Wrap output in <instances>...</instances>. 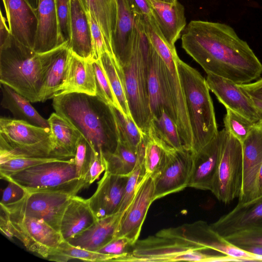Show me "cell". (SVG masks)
Listing matches in <instances>:
<instances>
[{"instance_id": "1", "label": "cell", "mask_w": 262, "mask_h": 262, "mask_svg": "<svg viewBox=\"0 0 262 262\" xmlns=\"http://www.w3.org/2000/svg\"><path fill=\"white\" fill-rule=\"evenodd\" d=\"M182 47L207 74L247 84L262 74V63L230 26L191 20L183 30Z\"/></svg>"}, {"instance_id": "2", "label": "cell", "mask_w": 262, "mask_h": 262, "mask_svg": "<svg viewBox=\"0 0 262 262\" xmlns=\"http://www.w3.org/2000/svg\"><path fill=\"white\" fill-rule=\"evenodd\" d=\"M55 113L75 126L92 149L104 158L115 151L118 143L112 106L97 95L73 93L55 96Z\"/></svg>"}, {"instance_id": "3", "label": "cell", "mask_w": 262, "mask_h": 262, "mask_svg": "<svg viewBox=\"0 0 262 262\" xmlns=\"http://www.w3.org/2000/svg\"><path fill=\"white\" fill-rule=\"evenodd\" d=\"M66 41L55 49L37 53L11 34L0 45V83L10 86L31 102H40L47 73Z\"/></svg>"}, {"instance_id": "4", "label": "cell", "mask_w": 262, "mask_h": 262, "mask_svg": "<svg viewBox=\"0 0 262 262\" xmlns=\"http://www.w3.org/2000/svg\"><path fill=\"white\" fill-rule=\"evenodd\" d=\"M150 44L143 15L137 13L130 56L128 62L121 67L130 116L140 130L145 133L147 132L152 119L148 90Z\"/></svg>"}, {"instance_id": "5", "label": "cell", "mask_w": 262, "mask_h": 262, "mask_svg": "<svg viewBox=\"0 0 262 262\" xmlns=\"http://www.w3.org/2000/svg\"><path fill=\"white\" fill-rule=\"evenodd\" d=\"M177 68L183 88L192 133L191 152L203 147L219 130L214 106L206 79L178 57Z\"/></svg>"}, {"instance_id": "6", "label": "cell", "mask_w": 262, "mask_h": 262, "mask_svg": "<svg viewBox=\"0 0 262 262\" xmlns=\"http://www.w3.org/2000/svg\"><path fill=\"white\" fill-rule=\"evenodd\" d=\"M17 157H58L50 127L16 119H0V163Z\"/></svg>"}, {"instance_id": "7", "label": "cell", "mask_w": 262, "mask_h": 262, "mask_svg": "<svg viewBox=\"0 0 262 262\" xmlns=\"http://www.w3.org/2000/svg\"><path fill=\"white\" fill-rule=\"evenodd\" d=\"M154 48L161 58L160 70L166 100V113L176 123L183 147L190 151L192 133L176 62L179 56L175 47H171L165 40L156 42Z\"/></svg>"}, {"instance_id": "8", "label": "cell", "mask_w": 262, "mask_h": 262, "mask_svg": "<svg viewBox=\"0 0 262 262\" xmlns=\"http://www.w3.org/2000/svg\"><path fill=\"white\" fill-rule=\"evenodd\" d=\"M26 191L65 193L71 195L88 187L84 180L77 179L74 158L35 165L5 177Z\"/></svg>"}, {"instance_id": "9", "label": "cell", "mask_w": 262, "mask_h": 262, "mask_svg": "<svg viewBox=\"0 0 262 262\" xmlns=\"http://www.w3.org/2000/svg\"><path fill=\"white\" fill-rule=\"evenodd\" d=\"M156 235L203 247L235 258L239 261H261L260 257L229 243L215 231L210 225L203 221L163 229Z\"/></svg>"}, {"instance_id": "10", "label": "cell", "mask_w": 262, "mask_h": 262, "mask_svg": "<svg viewBox=\"0 0 262 262\" xmlns=\"http://www.w3.org/2000/svg\"><path fill=\"white\" fill-rule=\"evenodd\" d=\"M1 210L7 217L12 236L28 251L47 258L63 241L60 233L42 220Z\"/></svg>"}, {"instance_id": "11", "label": "cell", "mask_w": 262, "mask_h": 262, "mask_svg": "<svg viewBox=\"0 0 262 262\" xmlns=\"http://www.w3.org/2000/svg\"><path fill=\"white\" fill-rule=\"evenodd\" d=\"M243 169L242 143L228 134L210 190L219 201L227 204L238 198L243 185Z\"/></svg>"}, {"instance_id": "12", "label": "cell", "mask_w": 262, "mask_h": 262, "mask_svg": "<svg viewBox=\"0 0 262 262\" xmlns=\"http://www.w3.org/2000/svg\"><path fill=\"white\" fill-rule=\"evenodd\" d=\"M72 196L61 192L28 191L21 200L1 205V209L42 220L59 232L62 215Z\"/></svg>"}, {"instance_id": "13", "label": "cell", "mask_w": 262, "mask_h": 262, "mask_svg": "<svg viewBox=\"0 0 262 262\" xmlns=\"http://www.w3.org/2000/svg\"><path fill=\"white\" fill-rule=\"evenodd\" d=\"M195 250L206 249L184 242L155 235L138 240L120 261H188L190 253Z\"/></svg>"}, {"instance_id": "14", "label": "cell", "mask_w": 262, "mask_h": 262, "mask_svg": "<svg viewBox=\"0 0 262 262\" xmlns=\"http://www.w3.org/2000/svg\"><path fill=\"white\" fill-rule=\"evenodd\" d=\"M191 166L190 150L183 148L167 151L162 167L153 177L154 201L188 187Z\"/></svg>"}, {"instance_id": "15", "label": "cell", "mask_w": 262, "mask_h": 262, "mask_svg": "<svg viewBox=\"0 0 262 262\" xmlns=\"http://www.w3.org/2000/svg\"><path fill=\"white\" fill-rule=\"evenodd\" d=\"M228 136L224 128L203 147L191 152L192 166L188 187L211 190Z\"/></svg>"}, {"instance_id": "16", "label": "cell", "mask_w": 262, "mask_h": 262, "mask_svg": "<svg viewBox=\"0 0 262 262\" xmlns=\"http://www.w3.org/2000/svg\"><path fill=\"white\" fill-rule=\"evenodd\" d=\"M154 190V178L145 174L123 214L114 238L125 237L133 245L138 240L148 210L155 201Z\"/></svg>"}, {"instance_id": "17", "label": "cell", "mask_w": 262, "mask_h": 262, "mask_svg": "<svg viewBox=\"0 0 262 262\" xmlns=\"http://www.w3.org/2000/svg\"><path fill=\"white\" fill-rule=\"evenodd\" d=\"M243 149V185L238 204L258 198L257 180L262 165V119L256 122L242 143Z\"/></svg>"}, {"instance_id": "18", "label": "cell", "mask_w": 262, "mask_h": 262, "mask_svg": "<svg viewBox=\"0 0 262 262\" xmlns=\"http://www.w3.org/2000/svg\"><path fill=\"white\" fill-rule=\"evenodd\" d=\"M206 82L210 91L226 108L256 123L261 119L253 99L239 84L226 78L207 74Z\"/></svg>"}, {"instance_id": "19", "label": "cell", "mask_w": 262, "mask_h": 262, "mask_svg": "<svg viewBox=\"0 0 262 262\" xmlns=\"http://www.w3.org/2000/svg\"><path fill=\"white\" fill-rule=\"evenodd\" d=\"M10 34L33 49L38 25L37 12L27 0H2Z\"/></svg>"}, {"instance_id": "20", "label": "cell", "mask_w": 262, "mask_h": 262, "mask_svg": "<svg viewBox=\"0 0 262 262\" xmlns=\"http://www.w3.org/2000/svg\"><path fill=\"white\" fill-rule=\"evenodd\" d=\"M210 226L224 238L248 228L262 229V194L247 203H237Z\"/></svg>"}, {"instance_id": "21", "label": "cell", "mask_w": 262, "mask_h": 262, "mask_svg": "<svg viewBox=\"0 0 262 262\" xmlns=\"http://www.w3.org/2000/svg\"><path fill=\"white\" fill-rule=\"evenodd\" d=\"M128 177L105 171L97 183L95 192L88 199L89 205L97 220L117 212Z\"/></svg>"}, {"instance_id": "22", "label": "cell", "mask_w": 262, "mask_h": 262, "mask_svg": "<svg viewBox=\"0 0 262 262\" xmlns=\"http://www.w3.org/2000/svg\"><path fill=\"white\" fill-rule=\"evenodd\" d=\"M93 62V60L81 58L70 50L64 78L54 97L73 93L96 95V78Z\"/></svg>"}, {"instance_id": "23", "label": "cell", "mask_w": 262, "mask_h": 262, "mask_svg": "<svg viewBox=\"0 0 262 262\" xmlns=\"http://www.w3.org/2000/svg\"><path fill=\"white\" fill-rule=\"evenodd\" d=\"M116 1L117 20L112 39V49L116 60L123 67L130 56L137 13L128 0Z\"/></svg>"}, {"instance_id": "24", "label": "cell", "mask_w": 262, "mask_h": 262, "mask_svg": "<svg viewBox=\"0 0 262 262\" xmlns=\"http://www.w3.org/2000/svg\"><path fill=\"white\" fill-rule=\"evenodd\" d=\"M38 25L33 49L45 53L62 44L60 40L56 0H38Z\"/></svg>"}, {"instance_id": "25", "label": "cell", "mask_w": 262, "mask_h": 262, "mask_svg": "<svg viewBox=\"0 0 262 262\" xmlns=\"http://www.w3.org/2000/svg\"><path fill=\"white\" fill-rule=\"evenodd\" d=\"M69 49L78 56L93 60V45L88 15L80 0H70Z\"/></svg>"}, {"instance_id": "26", "label": "cell", "mask_w": 262, "mask_h": 262, "mask_svg": "<svg viewBox=\"0 0 262 262\" xmlns=\"http://www.w3.org/2000/svg\"><path fill=\"white\" fill-rule=\"evenodd\" d=\"M149 1L152 16L160 32L171 47H175L186 26L183 6L178 1L172 3Z\"/></svg>"}, {"instance_id": "27", "label": "cell", "mask_w": 262, "mask_h": 262, "mask_svg": "<svg viewBox=\"0 0 262 262\" xmlns=\"http://www.w3.org/2000/svg\"><path fill=\"white\" fill-rule=\"evenodd\" d=\"M124 212H117L97 220L81 233L66 241L74 246L97 252L115 236Z\"/></svg>"}, {"instance_id": "28", "label": "cell", "mask_w": 262, "mask_h": 262, "mask_svg": "<svg viewBox=\"0 0 262 262\" xmlns=\"http://www.w3.org/2000/svg\"><path fill=\"white\" fill-rule=\"evenodd\" d=\"M97 220L88 199L73 195L62 215L59 232L63 240L67 241L86 230Z\"/></svg>"}, {"instance_id": "29", "label": "cell", "mask_w": 262, "mask_h": 262, "mask_svg": "<svg viewBox=\"0 0 262 262\" xmlns=\"http://www.w3.org/2000/svg\"><path fill=\"white\" fill-rule=\"evenodd\" d=\"M48 120L56 155L63 159L73 158L82 136L81 133L70 122L56 113H52Z\"/></svg>"}, {"instance_id": "30", "label": "cell", "mask_w": 262, "mask_h": 262, "mask_svg": "<svg viewBox=\"0 0 262 262\" xmlns=\"http://www.w3.org/2000/svg\"><path fill=\"white\" fill-rule=\"evenodd\" d=\"M0 87L2 93L1 105L9 110L14 119L35 125L49 127L48 119L37 112L28 99L5 84L0 83Z\"/></svg>"}, {"instance_id": "31", "label": "cell", "mask_w": 262, "mask_h": 262, "mask_svg": "<svg viewBox=\"0 0 262 262\" xmlns=\"http://www.w3.org/2000/svg\"><path fill=\"white\" fill-rule=\"evenodd\" d=\"M86 12L96 19L102 31L108 52L114 56L112 39L117 14L116 0H80Z\"/></svg>"}, {"instance_id": "32", "label": "cell", "mask_w": 262, "mask_h": 262, "mask_svg": "<svg viewBox=\"0 0 262 262\" xmlns=\"http://www.w3.org/2000/svg\"><path fill=\"white\" fill-rule=\"evenodd\" d=\"M161 59L151 43L149 54L148 90L152 118L160 117L163 111L166 112V110L163 84L160 70Z\"/></svg>"}, {"instance_id": "33", "label": "cell", "mask_w": 262, "mask_h": 262, "mask_svg": "<svg viewBox=\"0 0 262 262\" xmlns=\"http://www.w3.org/2000/svg\"><path fill=\"white\" fill-rule=\"evenodd\" d=\"M99 59L116 99L119 110L124 115L131 117L126 96L121 66L114 56L108 52L103 53Z\"/></svg>"}, {"instance_id": "34", "label": "cell", "mask_w": 262, "mask_h": 262, "mask_svg": "<svg viewBox=\"0 0 262 262\" xmlns=\"http://www.w3.org/2000/svg\"><path fill=\"white\" fill-rule=\"evenodd\" d=\"M146 133L160 142L168 150L184 148L176 123L165 110L160 117L152 118Z\"/></svg>"}, {"instance_id": "35", "label": "cell", "mask_w": 262, "mask_h": 262, "mask_svg": "<svg viewBox=\"0 0 262 262\" xmlns=\"http://www.w3.org/2000/svg\"><path fill=\"white\" fill-rule=\"evenodd\" d=\"M138 158V152L118 141L115 151L104 158L105 171L117 176H128L134 170Z\"/></svg>"}, {"instance_id": "36", "label": "cell", "mask_w": 262, "mask_h": 262, "mask_svg": "<svg viewBox=\"0 0 262 262\" xmlns=\"http://www.w3.org/2000/svg\"><path fill=\"white\" fill-rule=\"evenodd\" d=\"M68 46L56 55L47 73L41 92L40 102L53 99L62 82L70 52Z\"/></svg>"}, {"instance_id": "37", "label": "cell", "mask_w": 262, "mask_h": 262, "mask_svg": "<svg viewBox=\"0 0 262 262\" xmlns=\"http://www.w3.org/2000/svg\"><path fill=\"white\" fill-rule=\"evenodd\" d=\"M47 259L58 262H66L72 259L98 262L112 261V258L109 256L74 246L64 240L51 251Z\"/></svg>"}, {"instance_id": "38", "label": "cell", "mask_w": 262, "mask_h": 262, "mask_svg": "<svg viewBox=\"0 0 262 262\" xmlns=\"http://www.w3.org/2000/svg\"><path fill=\"white\" fill-rule=\"evenodd\" d=\"M118 135V141L138 151L145 133L142 132L131 117L124 115L119 109L112 106Z\"/></svg>"}, {"instance_id": "39", "label": "cell", "mask_w": 262, "mask_h": 262, "mask_svg": "<svg viewBox=\"0 0 262 262\" xmlns=\"http://www.w3.org/2000/svg\"><path fill=\"white\" fill-rule=\"evenodd\" d=\"M143 163L146 174L155 177L159 171L168 151L149 133L144 134Z\"/></svg>"}, {"instance_id": "40", "label": "cell", "mask_w": 262, "mask_h": 262, "mask_svg": "<svg viewBox=\"0 0 262 262\" xmlns=\"http://www.w3.org/2000/svg\"><path fill=\"white\" fill-rule=\"evenodd\" d=\"M225 129L241 143L246 139L255 122L230 109H226L224 118Z\"/></svg>"}, {"instance_id": "41", "label": "cell", "mask_w": 262, "mask_h": 262, "mask_svg": "<svg viewBox=\"0 0 262 262\" xmlns=\"http://www.w3.org/2000/svg\"><path fill=\"white\" fill-rule=\"evenodd\" d=\"M61 159L54 157H17L0 163L1 179L17 173L27 168L47 162L60 161Z\"/></svg>"}, {"instance_id": "42", "label": "cell", "mask_w": 262, "mask_h": 262, "mask_svg": "<svg viewBox=\"0 0 262 262\" xmlns=\"http://www.w3.org/2000/svg\"><path fill=\"white\" fill-rule=\"evenodd\" d=\"M95 74L96 95L110 105L119 109L118 103L111 88L100 59L93 60Z\"/></svg>"}, {"instance_id": "43", "label": "cell", "mask_w": 262, "mask_h": 262, "mask_svg": "<svg viewBox=\"0 0 262 262\" xmlns=\"http://www.w3.org/2000/svg\"><path fill=\"white\" fill-rule=\"evenodd\" d=\"M92 148L81 136L77 144L74 158L77 179L85 181L92 159ZM86 182V181H85Z\"/></svg>"}, {"instance_id": "44", "label": "cell", "mask_w": 262, "mask_h": 262, "mask_svg": "<svg viewBox=\"0 0 262 262\" xmlns=\"http://www.w3.org/2000/svg\"><path fill=\"white\" fill-rule=\"evenodd\" d=\"M224 238L238 248L248 245L262 246V229L248 228L238 231Z\"/></svg>"}, {"instance_id": "45", "label": "cell", "mask_w": 262, "mask_h": 262, "mask_svg": "<svg viewBox=\"0 0 262 262\" xmlns=\"http://www.w3.org/2000/svg\"><path fill=\"white\" fill-rule=\"evenodd\" d=\"M133 245L125 237H115L97 252L110 256L112 261H120L128 254Z\"/></svg>"}, {"instance_id": "46", "label": "cell", "mask_w": 262, "mask_h": 262, "mask_svg": "<svg viewBox=\"0 0 262 262\" xmlns=\"http://www.w3.org/2000/svg\"><path fill=\"white\" fill-rule=\"evenodd\" d=\"M56 4L59 38L64 43L70 39V0H56Z\"/></svg>"}, {"instance_id": "47", "label": "cell", "mask_w": 262, "mask_h": 262, "mask_svg": "<svg viewBox=\"0 0 262 262\" xmlns=\"http://www.w3.org/2000/svg\"><path fill=\"white\" fill-rule=\"evenodd\" d=\"M89 20L93 45V60L100 58L103 53L108 52L107 48L101 28L96 19L89 12H86Z\"/></svg>"}, {"instance_id": "48", "label": "cell", "mask_w": 262, "mask_h": 262, "mask_svg": "<svg viewBox=\"0 0 262 262\" xmlns=\"http://www.w3.org/2000/svg\"><path fill=\"white\" fill-rule=\"evenodd\" d=\"M7 186L3 192L1 205H11L21 200L27 191L23 187L12 181H9Z\"/></svg>"}, {"instance_id": "49", "label": "cell", "mask_w": 262, "mask_h": 262, "mask_svg": "<svg viewBox=\"0 0 262 262\" xmlns=\"http://www.w3.org/2000/svg\"><path fill=\"white\" fill-rule=\"evenodd\" d=\"M105 168L103 156L92 149L91 162L85 178L88 187L99 178Z\"/></svg>"}, {"instance_id": "50", "label": "cell", "mask_w": 262, "mask_h": 262, "mask_svg": "<svg viewBox=\"0 0 262 262\" xmlns=\"http://www.w3.org/2000/svg\"><path fill=\"white\" fill-rule=\"evenodd\" d=\"M239 85L252 99L262 101V77L253 82Z\"/></svg>"}, {"instance_id": "51", "label": "cell", "mask_w": 262, "mask_h": 262, "mask_svg": "<svg viewBox=\"0 0 262 262\" xmlns=\"http://www.w3.org/2000/svg\"><path fill=\"white\" fill-rule=\"evenodd\" d=\"M133 10L143 15H152V7L149 0H128Z\"/></svg>"}, {"instance_id": "52", "label": "cell", "mask_w": 262, "mask_h": 262, "mask_svg": "<svg viewBox=\"0 0 262 262\" xmlns=\"http://www.w3.org/2000/svg\"><path fill=\"white\" fill-rule=\"evenodd\" d=\"M7 19L4 16L2 11H0V45L4 43L10 34Z\"/></svg>"}, {"instance_id": "53", "label": "cell", "mask_w": 262, "mask_h": 262, "mask_svg": "<svg viewBox=\"0 0 262 262\" xmlns=\"http://www.w3.org/2000/svg\"><path fill=\"white\" fill-rule=\"evenodd\" d=\"M0 229L2 232L9 239H12V236L10 232L7 217L5 213L1 210L0 217Z\"/></svg>"}, {"instance_id": "54", "label": "cell", "mask_w": 262, "mask_h": 262, "mask_svg": "<svg viewBox=\"0 0 262 262\" xmlns=\"http://www.w3.org/2000/svg\"><path fill=\"white\" fill-rule=\"evenodd\" d=\"M243 250L250 254L260 257L262 261V246L258 245H248L239 247Z\"/></svg>"}, {"instance_id": "55", "label": "cell", "mask_w": 262, "mask_h": 262, "mask_svg": "<svg viewBox=\"0 0 262 262\" xmlns=\"http://www.w3.org/2000/svg\"><path fill=\"white\" fill-rule=\"evenodd\" d=\"M257 188L258 197L262 194V165L260 167L257 180Z\"/></svg>"}, {"instance_id": "56", "label": "cell", "mask_w": 262, "mask_h": 262, "mask_svg": "<svg viewBox=\"0 0 262 262\" xmlns=\"http://www.w3.org/2000/svg\"><path fill=\"white\" fill-rule=\"evenodd\" d=\"M253 100L259 116L262 119V101H257L254 99H253Z\"/></svg>"}, {"instance_id": "57", "label": "cell", "mask_w": 262, "mask_h": 262, "mask_svg": "<svg viewBox=\"0 0 262 262\" xmlns=\"http://www.w3.org/2000/svg\"><path fill=\"white\" fill-rule=\"evenodd\" d=\"M31 6L36 11H37L38 0H27Z\"/></svg>"}, {"instance_id": "58", "label": "cell", "mask_w": 262, "mask_h": 262, "mask_svg": "<svg viewBox=\"0 0 262 262\" xmlns=\"http://www.w3.org/2000/svg\"><path fill=\"white\" fill-rule=\"evenodd\" d=\"M155 1L166 2V3H172L176 2L178 0H155Z\"/></svg>"}]
</instances>
